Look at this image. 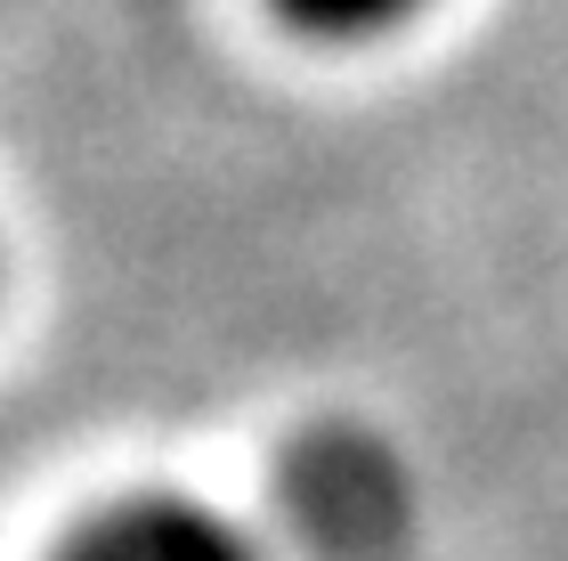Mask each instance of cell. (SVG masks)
Here are the masks:
<instances>
[{"label": "cell", "mask_w": 568, "mask_h": 561, "mask_svg": "<svg viewBox=\"0 0 568 561\" xmlns=\"http://www.w3.org/2000/svg\"><path fill=\"white\" fill-rule=\"evenodd\" d=\"M276 504L317 561H390L406 538V513H415L398 455L366 431H308L284 455Z\"/></svg>", "instance_id": "obj_1"}, {"label": "cell", "mask_w": 568, "mask_h": 561, "mask_svg": "<svg viewBox=\"0 0 568 561\" xmlns=\"http://www.w3.org/2000/svg\"><path fill=\"white\" fill-rule=\"evenodd\" d=\"M65 561H261V545L236 521H220L212 504H179V497H139L98 513L82 538L65 545Z\"/></svg>", "instance_id": "obj_2"}, {"label": "cell", "mask_w": 568, "mask_h": 561, "mask_svg": "<svg viewBox=\"0 0 568 561\" xmlns=\"http://www.w3.org/2000/svg\"><path fill=\"white\" fill-rule=\"evenodd\" d=\"M284 17L301 24V33H325V41H366V33H390V24H406L415 9H430V0H276Z\"/></svg>", "instance_id": "obj_3"}]
</instances>
